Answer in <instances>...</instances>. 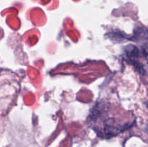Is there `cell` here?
I'll use <instances>...</instances> for the list:
<instances>
[{
	"label": "cell",
	"mask_w": 148,
	"mask_h": 147,
	"mask_svg": "<svg viewBox=\"0 0 148 147\" xmlns=\"http://www.w3.org/2000/svg\"><path fill=\"white\" fill-rule=\"evenodd\" d=\"M89 121L100 135L109 138L116 135L130 126V124L120 123L118 120L111 117L108 112V107L103 102H97L93 107Z\"/></svg>",
	"instance_id": "6da1fadb"
}]
</instances>
